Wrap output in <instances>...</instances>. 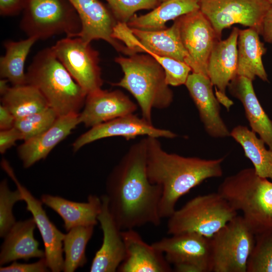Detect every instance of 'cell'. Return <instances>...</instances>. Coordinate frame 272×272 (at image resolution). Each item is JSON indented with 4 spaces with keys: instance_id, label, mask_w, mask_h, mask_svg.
<instances>
[{
    "instance_id": "obj_1",
    "label": "cell",
    "mask_w": 272,
    "mask_h": 272,
    "mask_svg": "<svg viewBox=\"0 0 272 272\" xmlns=\"http://www.w3.org/2000/svg\"><path fill=\"white\" fill-rule=\"evenodd\" d=\"M106 191L109 210L121 230L160 225L162 190L148 177L146 138L132 145L113 168Z\"/></svg>"
},
{
    "instance_id": "obj_2",
    "label": "cell",
    "mask_w": 272,
    "mask_h": 272,
    "mask_svg": "<svg viewBox=\"0 0 272 272\" xmlns=\"http://www.w3.org/2000/svg\"><path fill=\"white\" fill-rule=\"evenodd\" d=\"M147 172L150 182L162 190L159 205L161 219L176 210L179 199L204 180L223 175L224 158L207 160L166 152L158 138H146Z\"/></svg>"
},
{
    "instance_id": "obj_3",
    "label": "cell",
    "mask_w": 272,
    "mask_h": 272,
    "mask_svg": "<svg viewBox=\"0 0 272 272\" xmlns=\"http://www.w3.org/2000/svg\"><path fill=\"white\" fill-rule=\"evenodd\" d=\"M26 84L35 87L58 116L80 113L87 94L57 58L51 47L38 51L26 73Z\"/></svg>"
},
{
    "instance_id": "obj_4",
    "label": "cell",
    "mask_w": 272,
    "mask_h": 272,
    "mask_svg": "<svg viewBox=\"0 0 272 272\" xmlns=\"http://www.w3.org/2000/svg\"><path fill=\"white\" fill-rule=\"evenodd\" d=\"M115 61L121 67L123 76L111 85L126 89L134 97L144 119L152 122L153 109H165L172 104L173 94L164 70L153 56L135 53L117 57Z\"/></svg>"
},
{
    "instance_id": "obj_5",
    "label": "cell",
    "mask_w": 272,
    "mask_h": 272,
    "mask_svg": "<svg viewBox=\"0 0 272 272\" xmlns=\"http://www.w3.org/2000/svg\"><path fill=\"white\" fill-rule=\"evenodd\" d=\"M220 194L243 217L256 235L272 230V181L259 176L253 168L226 177Z\"/></svg>"
},
{
    "instance_id": "obj_6",
    "label": "cell",
    "mask_w": 272,
    "mask_h": 272,
    "mask_svg": "<svg viewBox=\"0 0 272 272\" xmlns=\"http://www.w3.org/2000/svg\"><path fill=\"white\" fill-rule=\"evenodd\" d=\"M237 216V211L218 192L197 196L168 218L167 233L194 232L212 237Z\"/></svg>"
},
{
    "instance_id": "obj_7",
    "label": "cell",
    "mask_w": 272,
    "mask_h": 272,
    "mask_svg": "<svg viewBox=\"0 0 272 272\" xmlns=\"http://www.w3.org/2000/svg\"><path fill=\"white\" fill-rule=\"evenodd\" d=\"M20 27L28 37L45 40L65 34L77 37L80 18L68 0H24Z\"/></svg>"
},
{
    "instance_id": "obj_8",
    "label": "cell",
    "mask_w": 272,
    "mask_h": 272,
    "mask_svg": "<svg viewBox=\"0 0 272 272\" xmlns=\"http://www.w3.org/2000/svg\"><path fill=\"white\" fill-rule=\"evenodd\" d=\"M255 235L236 216L210 238L212 272H247Z\"/></svg>"
},
{
    "instance_id": "obj_9",
    "label": "cell",
    "mask_w": 272,
    "mask_h": 272,
    "mask_svg": "<svg viewBox=\"0 0 272 272\" xmlns=\"http://www.w3.org/2000/svg\"><path fill=\"white\" fill-rule=\"evenodd\" d=\"M112 36L124 44L126 55L152 52L188 64L189 56L182 43L175 21L169 28L154 31L130 28L126 23L117 22Z\"/></svg>"
},
{
    "instance_id": "obj_10",
    "label": "cell",
    "mask_w": 272,
    "mask_h": 272,
    "mask_svg": "<svg viewBox=\"0 0 272 272\" xmlns=\"http://www.w3.org/2000/svg\"><path fill=\"white\" fill-rule=\"evenodd\" d=\"M57 58L87 95L102 89L99 54L79 37H66L51 47Z\"/></svg>"
},
{
    "instance_id": "obj_11",
    "label": "cell",
    "mask_w": 272,
    "mask_h": 272,
    "mask_svg": "<svg viewBox=\"0 0 272 272\" xmlns=\"http://www.w3.org/2000/svg\"><path fill=\"white\" fill-rule=\"evenodd\" d=\"M152 245L177 272H211L210 238L194 232L164 237Z\"/></svg>"
},
{
    "instance_id": "obj_12",
    "label": "cell",
    "mask_w": 272,
    "mask_h": 272,
    "mask_svg": "<svg viewBox=\"0 0 272 272\" xmlns=\"http://www.w3.org/2000/svg\"><path fill=\"white\" fill-rule=\"evenodd\" d=\"M265 0H200V10L212 24L219 39L222 31L235 24L257 30L271 7Z\"/></svg>"
},
{
    "instance_id": "obj_13",
    "label": "cell",
    "mask_w": 272,
    "mask_h": 272,
    "mask_svg": "<svg viewBox=\"0 0 272 272\" xmlns=\"http://www.w3.org/2000/svg\"><path fill=\"white\" fill-rule=\"evenodd\" d=\"M182 43L189 56L192 72L208 77L207 66L211 52L219 40L212 24L200 10L174 20Z\"/></svg>"
},
{
    "instance_id": "obj_14",
    "label": "cell",
    "mask_w": 272,
    "mask_h": 272,
    "mask_svg": "<svg viewBox=\"0 0 272 272\" xmlns=\"http://www.w3.org/2000/svg\"><path fill=\"white\" fill-rule=\"evenodd\" d=\"M2 168L15 183L21 192L26 203V210L30 212L34 219L36 227L41 236L44 246L45 259L49 269L52 272L63 270V239L64 234L59 231L49 220L42 207L41 199H37L18 180L13 168L5 159H3Z\"/></svg>"
},
{
    "instance_id": "obj_15",
    "label": "cell",
    "mask_w": 272,
    "mask_h": 272,
    "mask_svg": "<svg viewBox=\"0 0 272 272\" xmlns=\"http://www.w3.org/2000/svg\"><path fill=\"white\" fill-rule=\"evenodd\" d=\"M139 136L173 139L177 135L171 130L156 127L152 122L131 113L91 127L76 140L73 148L77 152L86 145L106 138L121 137L129 141Z\"/></svg>"
},
{
    "instance_id": "obj_16",
    "label": "cell",
    "mask_w": 272,
    "mask_h": 272,
    "mask_svg": "<svg viewBox=\"0 0 272 272\" xmlns=\"http://www.w3.org/2000/svg\"><path fill=\"white\" fill-rule=\"evenodd\" d=\"M239 30L238 28L234 27L227 39L216 43L208 63V76L215 87L216 98L227 110L233 104L226 91L229 83L237 76Z\"/></svg>"
},
{
    "instance_id": "obj_17",
    "label": "cell",
    "mask_w": 272,
    "mask_h": 272,
    "mask_svg": "<svg viewBox=\"0 0 272 272\" xmlns=\"http://www.w3.org/2000/svg\"><path fill=\"white\" fill-rule=\"evenodd\" d=\"M102 206L97 220L103 232V242L93 259L90 271L114 272L125 257V248L122 230L109 210L106 195L101 197Z\"/></svg>"
},
{
    "instance_id": "obj_18",
    "label": "cell",
    "mask_w": 272,
    "mask_h": 272,
    "mask_svg": "<svg viewBox=\"0 0 272 272\" xmlns=\"http://www.w3.org/2000/svg\"><path fill=\"white\" fill-rule=\"evenodd\" d=\"M77 12L82 29L77 37L91 43L94 40H104L116 50L124 52L125 46L112 36L117 23L110 9L99 0H68Z\"/></svg>"
},
{
    "instance_id": "obj_19",
    "label": "cell",
    "mask_w": 272,
    "mask_h": 272,
    "mask_svg": "<svg viewBox=\"0 0 272 272\" xmlns=\"http://www.w3.org/2000/svg\"><path fill=\"white\" fill-rule=\"evenodd\" d=\"M185 85L198 111L206 132L214 138L230 137L227 125L220 115V102L213 90L208 77L192 72Z\"/></svg>"
},
{
    "instance_id": "obj_20",
    "label": "cell",
    "mask_w": 272,
    "mask_h": 272,
    "mask_svg": "<svg viewBox=\"0 0 272 272\" xmlns=\"http://www.w3.org/2000/svg\"><path fill=\"white\" fill-rule=\"evenodd\" d=\"M137 105L121 91L99 89L88 94L79 113L80 123L93 127L114 118L133 113Z\"/></svg>"
},
{
    "instance_id": "obj_21",
    "label": "cell",
    "mask_w": 272,
    "mask_h": 272,
    "mask_svg": "<svg viewBox=\"0 0 272 272\" xmlns=\"http://www.w3.org/2000/svg\"><path fill=\"white\" fill-rule=\"evenodd\" d=\"M125 257L119 272H170L173 269L163 253L144 241L134 229L122 230Z\"/></svg>"
},
{
    "instance_id": "obj_22",
    "label": "cell",
    "mask_w": 272,
    "mask_h": 272,
    "mask_svg": "<svg viewBox=\"0 0 272 272\" xmlns=\"http://www.w3.org/2000/svg\"><path fill=\"white\" fill-rule=\"evenodd\" d=\"M80 123L79 113L59 116L53 124L40 134L24 141L17 152L25 168L46 158L51 150Z\"/></svg>"
},
{
    "instance_id": "obj_23",
    "label": "cell",
    "mask_w": 272,
    "mask_h": 272,
    "mask_svg": "<svg viewBox=\"0 0 272 272\" xmlns=\"http://www.w3.org/2000/svg\"><path fill=\"white\" fill-rule=\"evenodd\" d=\"M230 93L242 104L251 129L259 136L272 150V121L260 104L252 81L237 76L228 86Z\"/></svg>"
},
{
    "instance_id": "obj_24",
    "label": "cell",
    "mask_w": 272,
    "mask_h": 272,
    "mask_svg": "<svg viewBox=\"0 0 272 272\" xmlns=\"http://www.w3.org/2000/svg\"><path fill=\"white\" fill-rule=\"evenodd\" d=\"M36 227L33 218L15 223L4 238L0 252L1 266L18 259L27 261L45 257V251L39 248V243L34 236Z\"/></svg>"
},
{
    "instance_id": "obj_25",
    "label": "cell",
    "mask_w": 272,
    "mask_h": 272,
    "mask_svg": "<svg viewBox=\"0 0 272 272\" xmlns=\"http://www.w3.org/2000/svg\"><path fill=\"white\" fill-rule=\"evenodd\" d=\"M42 202L57 213L63 221V227L67 232L79 226H95L102 206L101 197L90 195L87 202H76L59 196L47 194L41 195Z\"/></svg>"
},
{
    "instance_id": "obj_26",
    "label": "cell",
    "mask_w": 272,
    "mask_h": 272,
    "mask_svg": "<svg viewBox=\"0 0 272 272\" xmlns=\"http://www.w3.org/2000/svg\"><path fill=\"white\" fill-rule=\"evenodd\" d=\"M259 33L254 29L239 30L237 40V76L252 81L256 77L268 81L267 75L262 62V56L266 49L259 38Z\"/></svg>"
},
{
    "instance_id": "obj_27",
    "label": "cell",
    "mask_w": 272,
    "mask_h": 272,
    "mask_svg": "<svg viewBox=\"0 0 272 272\" xmlns=\"http://www.w3.org/2000/svg\"><path fill=\"white\" fill-rule=\"evenodd\" d=\"M141 16L134 15L126 23L130 28L154 31L166 28V23L200 10V0H166Z\"/></svg>"
},
{
    "instance_id": "obj_28",
    "label": "cell",
    "mask_w": 272,
    "mask_h": 272,
    "mask_svg": "<svg viewBox=\"0 0 272 272\" xmlns=\"http://www.w3.org/2000/svg\"><path fill=\"white\" fill-rule=\"evenodd\" d=\"M230 137L241 146L256 173L272 181V150L265 148L264 142L251 129L241 125L232 129Z\"/></svg>"
},
{
    "instance_id": "obj_29",
    "label": "cell",
    "mask_w": 272,
    "mask_h": 272,
    "mask_svg": "<svg viewBox=\"0 0 272 272\" xmlns=\"http://www.w3.org/2000/svg\"><path fill=\"white\" fill-rule=\"evenodd\" d=\"M38 40L28 37L20 41L6 40L4 42L5 53L0 58V76L12 86L26 84L25 63L32 46Z\"/></svg>"
},
{
    "instance_id": "obj_30",
    "label": "cell",
    "mask_w": 272,
    "mask_h": 272,
    "mask_svg": "<svg viewBox=\"0 0 272 272\" xmlns=\"http://www.w3.org/2000/svg\"><path fill=\"white\" fill-rule=\"evenodd\" d=\"M1 101L16 119L49 107L39 90L28 84L9 87L2 95Z\"/></svg>"
},
{
    "instance_id": "obj_31",
    "label": "cell",
    "mask_w": 272,
    "mask_h": 272,
    "mask_svg": "<svg viewBox=\"0 0 272 272\" xmlns=\"http://www.w3.org/2000/svg\"><path fill=\"white\" fill-rule=\"evenodd\" d=\"M94 226H77L64 234L63 239L64 253L63 271H75L86 263V248L93 235Z\"/></svg>"
},
{
    "instance_id": "obj_32",
    "label": "cell",
    "mask_w": 272,
    "mask_h": 272,
    "mask_svg": "<svg viewBox=\"0 0 272 272\" xmlns=\"http://www.w3.org/2000/svg\"><path fill=\"white\" fill-rule=\"evenodd\" d=\"M58 115L50 107L27 116L17 119L15 127L22 133L23 141L36 137L50 128Z\"/></svg>"
},
{
    "instance_id": "obj_33",
    "label": "cell",
    "mask_w": 272,
    "mask_h": 272,
    "mask_svg": "<svg viewBox=\"0 0 272 272\" xmlns=\"http://www.w3.org/2000/svg\"><path fill=\"white\" fill-rule=\"evenodd\" d=\"M247 272H272V230L255 235Z\"/></svg>"
},
{
    "instance_id": "obj_34",
    "label": "cell",
    "mask_w": 272,
    "mask_h": 272,
    "mask_svg": "<svg viewBox=\"0 0 272 272\" xmlns=\"http://www.w3.org/2000/svg\"><path fill=\"white\" fill-rule=\"evenodd\" d=\"M24 201L23 196L19 189L11 190L7 179L0 183V237L4 238L16 222L13 214L14 205Z\"/></svg>"
},
{
    "instance_id": "obj_35",
    "label": "cell",
    "mask_w": 272,
    "mask_h": 272,
    "mask_svg": "<svg viewBox=\"0 0 272 272\" xmlns=\"http://www.w3.org/2000/svg\"><path fill=\"white\" fill-rule=\"evenodd\" d=\"M117 22L127 23L134 13L142 10L153 9L158 0H105Z\"/></svg>"
},
{
    "instance_id": "obj_36",
    "label": "cell",
    "mask_w": 272,
    "mask_h": 272,
    "mask_svg": "<svg viewBox=\"0 0 272 272\" xmlns=\"http://www.w3.org/2000/svg\"><path fill=\"white\" fill-rule=\"evenodd\" d=\"M49 270L45 257L31 263H21L14 261L8 266L0 267L1 272H46Z\"/></svg>"
},
{
    "instance_id": "obj_37",
    "label": "cell",
    "mask_w": 272,
    "mask_h": 272,
    "mask_svg": "<svg viewBox=\"0 0 272 272\" xmlns=\"http://www.w3.org/2000/svg\"><path fill=\"white\" fill-rule=\"evenodd\" d=\"M18 140H23V137L21 132L15 126L9 129L1 130L0 153L4 154Z\"/></svg>"
},
{
    "instance_id": "obj_38",
    "label": "cell",
    "mask_w": 272,
    "mask_h": 272,
    "mask_svg": "<svg viewBox=\"0 0 272 272\" xmlns=\"http://www.w3.org/2000/svg\"><path fill=\"white\" fill-rule=\"evenodd\" d=\"M24 0H0V14L10 16L17 15L23 10Z\"/></svg>"
},
{
    "instance_id": "obj_39",
    "label": "cell",
    "mask_w": 272,
    "mask_h": 272,
    "mask_svg": "<svg viewBox=\"0 0 272 272\" xmlns=\"http://www.w3.org/2000/svg\"><path fill=\"white\" fill-rule=\"evenodd\" d=\"M260 35L265 42L272 44V5L263 18Z\"/></svg>"
},
{
    "instance_id": "obj_40",
    "label": "cell",
    "mask_w": 272,
    "mask_h": 272,
    "mask_svg": "<svg viewBox=\"0 0 272 272\" xmlns=\"http://www.w3.org/2000/svg\"><path fill=\"white\" fill-rule=\"evenodd\" d=\"M16 119L12 112L5 106L0 105V129L6 130L15 126Z\"/></svg>"
},
{
    "instance_id": "obj_41",
    "label": "cell",
    "mask_w": 272,
    "mask_h": 272,
    "mask_svg": "<svg viewBox=\"0 0 272 272\" xmlns=\"http://www.w3.org/2000/svg\"><path fill=\"white\" fill-rule=\"evenodd\" d=\"M8 82L9 81L6 79H2L0 80V94L1 96L6 92L9 87Z\"/></svg>"
},
{
    "instance_id": "obj_42",
    "label": "cell",
    "mask_w": 272,
    "mask_h": 272,
    "mask_svg": "<svg viewBox=\"0 0 272 272\" xmlns=\"http://www.w3.org/2000/svg\"><path fill=\"white\" fill-rule=\"evenodd\" d=\"M265 1H266L267 3H268L269 4H270L271 5H272V0H265Z\"/></svg>"
},
{
    "instance_id": "obj_43",
    "label": "cell",
    "mask_w": 272,
    "mask_h": 272,
    "mask_svg": "<svg viewBox=\"0 0 272 272\" xmlns=\"http://www.w3.org/2000/svg\"><path fill=\"white\" fill-rule=\"evenodd\" d=\"M160 3H161L166 0H158Z\"/></svg>"
}]
</instances>
